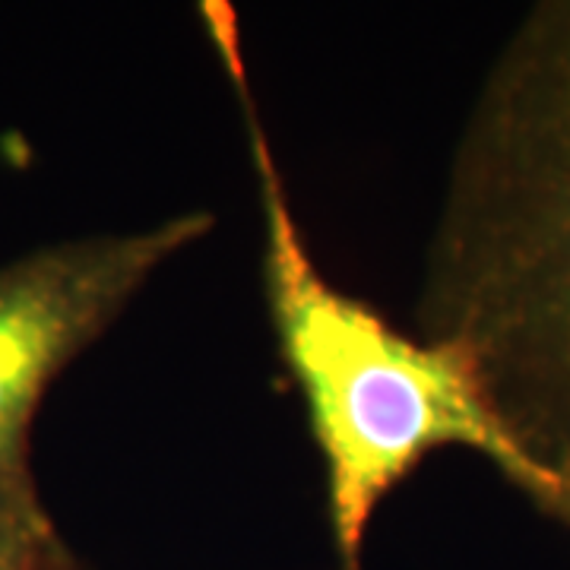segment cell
<instances>
[{"label": "cell", "instance_id": "obj_1", "mask_svg": "<svg viewBox=\"0 0 570 570\" xmlns=\"http://www.w3.org/2000/svg\"><path fill=\"white\" fill-rule=\"evenodd\" d=\"M570 530V0L510 32L450 159L419 292Z\"/></svg>", "mask_w": 570, "mask_h": 570}, {"label": "cell", "instance_id": "obj_2", "mask_svg": "<svg viewBox=\"0 0 570 570\" xmlns=\"http://www.w3.org/2000/svg\"><path fill=\"white\" fill-rule=\"evenodd\" d=\"M206 22L245 102L264 216L266 307L324 456L326 513L340 570H362L377 508L434 450L460 448L485 456L513 489L551 513L549 491L513 448L463 352L400 333L314 264L273 142L247 96L238 26L225 7L223 13H206Z\"/></svg>", "mask_w": 570, "mask_h": 570}, {"label": "cell", "instance_id": "obj_3", "mask_svg": "<svg viewBox=\"0 0 570 570\" xmlns=\"http://www.w3.org/2000/svg\"><path fill=\"white\" fill-rule=\"evenodd\" d=\"M213 228L209 209H190L134 232L32 247L0 266V504L41 501L29 431L48 387Z\"/></svg>", "mask_w": 570, "mask_h": 570}, {"label": "cell", "instance_id": "obj_4", "mask_svg": "<svg viewBox=\"0 0 570 570\" xmlns=\"http://www.w3.org/2000/svg\"><path fill=\"white\" fill-rule=\"evenodd\" d=\"M0 570H82L41 501L0 504Z\"/></svg>", "mask_w": 570, "mask_h": 570}]
</instances>
